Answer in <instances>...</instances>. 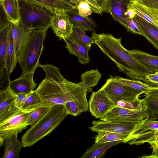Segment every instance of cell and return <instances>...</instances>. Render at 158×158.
Returning <instances> with one entry per match:
<instances>
[{
	"instance_id": "obj_35",
	"label": "cell",
	"mask_w": 158,
	"mask_h": 158,
	"mask_svg": "<svg viewBox=\"0 0 158 158\" xmlns=\"http://www.w3.org/2000/svg\"><path fill=\"white\" fill-rule=\"evenodd\" d=\"M70 1L71 3L76 6L80 2L84 1L89 5L93 12L100 15H101L103 13L101 7L95 0H70Z\"/></svg>"
},
{
	"instance_id": "obj_32",
	"label": "cell",
	"mask_w": 158,
	"mask_h": 158,
	"mask_svg": "<svg viewBox=\"0 0 158 158\" xmlns=\"http://www.w3.org/2000/svg\"><path fill=\"white\" fill-rule=\"evenodd\" d=\"M51 106H42L34 110L27 120L28 125L31 126L35 124L48 112Z\"/></svg>"
},
{
	"instance_id": "obj_5",
	"label": "cell",
	"mask_w": 158,
	"mask_h": 158,
	"mask_svg": "<svg viewBox=\"0 0 158 158\" xmlns=\"http://www.w3.org/2000/svg\"><path fill=\"white\" fill-rule=\"evenodd\" d=\"M20 23L27 30L48 29L54 12L46 7L29 2L19 0Z\"/></svg>"
},
{
	"instance_id": "obj_6",
	"label": "cell",
	"mask_w": 158,
	"mask_h": 158,
	"mask_svg": "<svg viewBox=\"0 0 158 158\" xmlns=\"http://www.w3.org/2000/svg\"><path fill=\"white\" fill-rule=\"evenodd\" d=\"M150 117V113L143 98L140 104L136 108L129 109L116 106L100 119L137 124L144 122Z\"/></svg>"
},
{
	"instance_id": "obj_21",
	"label": "cell",
	"mask_w": 158,
	"mask_h": 158,
	"mask_svg": "<svg viewBox=\"0 0 158 158\" xmlns=\"http://www.w3.org/2000/svg\"><path fill=\"white\" fill-rule=\"evenodd\" d=\"M87 93H85L73 100L68 101L64 104L68 114L77 116L87 111L89 103L86 97Z\"/></svg>"
},
{
	"instance_id": "obj_1",
	"label": "cell",
	"mask_w": 158,
	"mask_h": 158,
	"mask_svg": "<svg viewBox=\"0 0 158 158\" xmlns=\"http://www.w3.org/2000/svg\"><path fill=\"white\" fill-rule=\"evenodd\" d=\"M40 67L45 72L46 76L35 91L41 98L43 106L64 105L90 91L96 85L94 77L87 72L83 73L81 81L76 83L65 79L59 69L54 65L47 64H40Z\"/></svg>"
},
{
	"instance_id": "obj_14",
	"label": "cell",
	"mask_w": 158,
	"mask_h": 158,
	"mask_svg": "<svg viewBox=\"0 0 158 158\" xmlns=\"http://www.w3.org/2000/svg\"><path fill=\"white\" fill-rule=\"evenodd\" d=\"M35 71L26 73L10 81L9 87L14 94L24 93L27 94L34 91L37 84L33 79Z\"/></svg>"
},
{
	"instance_id": "obj_25",
	"label": "cell",
	"mask_w": 158,
	"mask_h": 158,
	"mask_svg": "<svg viewBox=\"0 0 158 158\" xmlns=\"http://www.w3.org/2000/svg\"><path fill=\"white\" fill-rule=\"evenodd\" d=\"M129 0H112L110 14L116 21L124 27L128 17L124 15Z\"/></svg>"
},
{
	"instance_id": "obj_13",
	"label": "cell",
	"mask_w": 158,
	"mask_h": 158,
	"mask_svg": "<svg viewBox=\"0 0 158 158\" xmlns=\"http://www.w3.org/2000/svg\"><path fill=\"white\" fill-rule=\"evenodd\" d=\"M13 94L9 86L0 91V123L20 110L15 106Z\"/></svg>"
},
{
	"instance_id": "obj_43",
	"label": "cell",
	"mask_w": 158,
	"mask_h": 158,
	"mask_svg": "<svg viewBox=\"0 0 158 158\" xmlns=\"http://www.w3.org/2000/svg\"><path fill=\"white\" fill-rule=\"evenodd\" d=\"M145 95L149 98H158V87H150L144 93Z\"/></svg>"
},
{
	"instance_id": "obj_23",
	"label": "cell",
	"mask_w": 158,
	"mask_h": 158,
	"mask_svg": "<svg viewBox=\"0 0 158 158\" xmlns=\"http://www.w3.org/2000/svg\"><path fill=\"white\" fill-rule=\"evenodd\" d=\"M18 134H13L7 138L4 143L3 158H19L21 148L23 147L22 143L17 138Z\"/></svg>"
},
{
	"instance_id": "obj_22",
	"label": "cell",
	"mask_w": 158,
	"mask_h": 158,
	"mask_svg": "<svg viewBox=\"0 0 158 158\" xmlns=\"http://www.w3.org/2000/svg\"><path fill=\"white\" fill-rule=\"evenodd\" d=\"M129 51L152 73L158 72V56L150 55L139 49H135Z\"/></svg>"
},
{
	"instance_id": "obj_42",
	"label": "cell",
	"mask_w": 158,
	"mask_h": 158,
	"mask_svg": "<svg viewBox=\"0 0 158 158\" xmlns=\"http://www.w3.org/2000/svg\"><path fill=\"white\" fill-rule=\"evenodd\" d=\"M149 8L158 10V0H134Z\"/></svg>"
},
{
	"instance_id": "obj_18",
	"label": "cell",
	"mask_w": 158,
	"mask_h": 158,
	"mask_svg": "<svg viewBox=\"0 0 158 158\" xmlns=\"http://www.w3.org/2000/svg\"><path fill=\"white\" fill-rule=\"evenodd\" d=\"M133 19L137 24L143 36L158 50V29L137 14Z\"/></svg>"
},
{
	"instance_id": "obj_8",
	"label": "cell",
	"mask_w": 158,
	"mask_h": 158,
	"mask_svg": "<svg viewBox=\"0 0 158 158\" xmlns=\"http://www.w3.org/2000/svg\"><path fill=\"white\" fill-rule=\"evenodd\" d=\"M34 110H20L0 123V145L4 144L5 139L14 134H18L28 126L27 120Z\"/></svg>"
},
{
	"instance_id": "obj_15",
	"label": "cell",
	"mask_w": 158,
	"mask_h": 158,
	"mask_svg": "<svg viewBox=\"0 0 158 158\" xmlns=\"http://www.w3.org/2000/svg\"><path fill=\"white\" fill-rule=\"evenodd\" d=\"M65 11L73 28L81 27L85 31L96 32L97 26L94 20L90 16L83 17L80 15L77 6Z\"/></svg>"
},
{
	"instance_id": "obj_10",
	"label": "cell",
	"mask_w": 158,
	"mask_h": 158,
	"mask_svg": "<svg viewBox=\"0 0 158 158\" xmlns=\"http://www.w3.org/2000/svg\"><path fill=\"white\" fill-rule=\"evenodd\" d=\"M88 103L91 115L100 119L117 106L101 88L92 92Z\"/></svg>"
},
{
	"instance_id": "obj_31",
	"label": "cell",
	"mask_w": 158,
	"mask_h": 158,
	"mask_svg": "<svg viewBox=\"0 0 158 158\" xmlns=\"http://www.w3.org/2000/svg\"><path fill=\"white\" fill-rule=\"evenodd\" d=\"M43 103L40 96L34 90L27 94L26 102L21 110H34L43 106Z\"/></svg>"
},
{
	"instance_id": "obj_24",
	"label": "cell",
	"mask_w": 158,
	"mask_h": 158,
	"mask_svg": "<svg viewBox=\"0 0 158 158\" xmlns=\"http://www.w3.org/2000/svg\"><path fill=\"white\" fill-rule=\"evenodd\" d=\"M123 140L105 143H95L85 151L81 158H100L103 157L106 151L110 148L118 143H123Z\"/></svg>"
},
{
	"instance_id": "obj_40",
	"label": "cell",
	"mask_w": 158,
	"mask_h": 158,
	"mask_svg": "<svg viewBox=\"0 0 158 158\" xmlns=\"http://www.w3.org/2000/svg\"><path fill=\"white\" fill-rule=\"evenodd\" d=\"M147 83L152 87H158V72L147 75Z\"/></svg>"
},
{
	"instance_id": "obj_20",
	"label": "cell",
	"mask_w": 158,
	"mask_h": 158,
	"mask_svg": "<svg viewBox=\"0 0 158 158\" xmlns=\"http://www.w3.org/2000/svg\"><path fill=\"white\" fill-rule=\"evenodd\" d=\"M1 6L7 21L14 23L20 22L19 0H0Z\"/></svg>"
},
{
	"instance_id": "obj_30",
	"label": "cell",
	"mask_w": 158,
	"mask_h": 158,
	"mask_svg": "<svg viewBox=\"0 0 158 158\" xmlns=\"http://www.w3.org/2000/svg\"><path fill=\"white\" fill-rule=\"evenodd\" d=\"M98 134L95 137V142L105 143L119 140H126L128 135L114 132L102 131L98 133Z\"/></svg>"
},
{
	"instance_id": "obj_34",
	"label": "cell",
	"mask_w": 158,
	"mask_h": 158,
	"mask_svg": "<svg viewBox=\"0 0 158 158\" xmlns=\"http://www.w3.org/2000/svg\"><path fill=\"white\" fill-rule=\"evenodd\" d=\"M147 108L151 117L158 118V98H153L147 96L144 98Z\"/></svg>"
},
{
	"instance_id": "obj_41",
	"label": "cell",
	"mask_w": 158,
	"mask_h": 158,
	"mask_svg": "<svg viewBox=\"0 0 158 158\" xmlns=\"http://www.w3.org/2000/svg\"><path fill=\"white\" fill-rule=\"evenodd\" d=\"M101 7L103 12L110 14L112 0H95Z\"/></svg>"
},
{
	"instance_id": "obj_16",
	"label": "cell",
	"mask_w": 158,
	"mask_h": 158,
	"mask_svg": "<svg viewBox=\"0 0 158 158\" xmlns=\"http://www.w3.org/2000/svg\"><path fill=\"white\" fill-rule=\"evenodd\" d=\"M64 40L67 49L70 54L77 57L79 63L85 64L89 62V50L81 41L71 36Z\"/></svg>"
},
{
	"instance_id": "obj_44",
	"label": "cell",
	"mask_w": 158,
	"mask_h": 158,
	"mask_svg": "<svg viewBox=\"0 0 158 158\" xmlns=\"http://www.w3.org/2000/svg\"><path fill=\"white\" fill-rule=\"evenodd\" d=\"M124 15L128 18L133 19L136 14L133 10L127 8V10L124 13Z\"/></svg>"
},
{
	"instance_id": "obj_46",
	"label": "cell",
	"mask_w": 158,
	"mask_h": 158,
	"mask_svg": "<svg viewBox=\"0 0 158 158\" xmlns=\"http://www.w3.org/2000/svg\"><path fill=\"white\" fill-rule=\"evenodd\" d=\"M121 0V1H123V0H129V1H130V0Z\"/></svg>"
},
{
	"instance_id": "obj_29",
	"label": "cell",
	"mask_w": 158,
	"mask_h": 158,
	"mask_svg": "<svg viewBox=\"0 0 158 158\" xmlns=\"http://www.w3.org/2000/svg\"><path fill=\"white\" fill-rule=\"evenodd\" d=\"M117 81L126 86L142 94L144 93L151 86L148 84L140 80L130 79L119 76H114Z\"/></svg>"
},
{
	"instance_id": "obj_2",
	"label": "cell",
	"mask_w": 158,
	"mask_h": 158,
	"mask_svg": "<svg viewBox=\"0 0 158 158\" xmlns=\"http://www.w3.org/2000/svg\"><path fill=\"white\" fill-rule=\"evenodd\" d=\"M91 38L102 52L116 65L118 69L130 78L147 83L146 76L152 73L122 45L121 38L111 34L93 32Z\"/></svg>"
},
{
	"instance_id": "obj_3",
	"label": "cell",
	"mask_w": 158,
	"mask_h": 158,
	"mask_svg": "<svg viewBox=\"0 0 158 158\" xmlns=\"http://www.w3.org/2000/svg\"><path fill=\"white\" fill-rule=\"evenodd\" d=\"M68 114L64 104L52 106L38 122L31 126L22 136L23 147H31L49 135L66 117Z\"/></svg>"
},
{
	"instance_id": "obj_12",
	"label": "cell",
	"mask_w": 158,
	"mask_h": 158,
	"mask_svg": "<svg viewBox=\"0 0 158 158\" xmlns=\"http://www.w3.org/2000/svg\"><path fill=\"white\" fill-rule=\"evenodd\" d=\"M92 124L93 126L89 129L92 132L107 131L128 136L138 124L102 120L94 121Z\"/></svg>"
},
{
	"instance_id": "obj_36",
	"label": "cell",
	"mask_w": 158,
	"mask_h": 158,
	"mask_svg": "<svg viewBox=\"0 0 158 158\" xmlns=\"http://www.w3.org/2000/svg\"><path fill=\"white\" fill-rule=\"evenodd\" d=\"M148 143L150 145V148L152 149V153L148 156H145L141 157L158 158V131Z\"/></svg>"
},
{
	"instance_id": "obj_33",
	"label": "cell",
	"mask_w": 158,
	"mask_h": 158,
	"mask_svg": "<svg viewBox=\"0 0 158 158\" xmlns=\"http://www.w3.org/2000/svg\"><path fill=\"white\" fill-rule=\"evenodd\" d=\"M81 41L89 50L93 41L91 38L88 36L85 31L81 27L73 28V31L70 35Z\"/></svg>"
},
{
	"instance_id": "obj_38",
	"label": "cell",
	"mask_w": 158,
	"mask_h": 158,
	"mask_svg": "<svg viewBox=\"0 0 158 158\" xmlns=\"http://www.w3.org/2000/svg\"><path fill=\"white\" fill-rule=\"evenodd\" d=\"M78 13L81 16H89L93 12L89 5L86 2L81 1L77 5Z\"/></svg>"
},
{
	"instance_id": "obj_7",
	"label": "cell",
	"mask_w": 158,
	"mask_h": 158,
	"mask_svg": "<svg viewBox=\"0 0 158 158\" xmlns=\"http://www.w3.org/2000/svg\"><path fill=\"white\" fill-rule=\"evenodd\" d=\"M117 105V103L123 100L127 102L139 101L142 93L135 91L116 80L110 76L105 84L101 88Z\"/></svg>"
},
{
	"instance_id": "obj_17",
	"label": "cell",
	"mask_w": 158,
	"mask_h": 158,
	"mask_svg": "<svg viewBox=\"0 0 158 158\" xmlns=\"http://www.w3.org/2000/svg\"><path fill=\"white\" fill-rule=\"evenodd\" d=\"M127 8L133 10L136 14L158 29V10L142 5L134 0H130Z\"/></svg>"
},
{
	"instance_id": "obj_11",
	"label": "cell",
	"mask_w": 158,
	"mask_h": 158,
	"mask_svg": "<svg viewBox=\"0 0 158 158\" xmlns=\"http://www.w3.org/2000/svg\"><path fill=\"white\" fill-rule=\"evenodd\" d=\"M50 27L60 41L70 36L73 30V25L64 9L55 8Z\"/></svg>"
},
{
	"instance_id": "obj_9",
	"label": "cell",
	"mask_w": 158,
	"mask_h": 158,
	"mask_svg": "<svg viewBox=\"0 0 158 158\" xmlns=\"http://www.w3.org/2000/svg\"><path fill=\"white\" fill-rule=\"evenodd\" d=\"M158 118L151 117L138 124L123 143L138 145L149 141L158 131Z\"/></svg>"
},
{
	"instance_id": "obj_26",
	"label": "cell",
	"mask_w": 158,
	"mask_h": 158,
	"mask_svg": "<svg viewBox=\"0 0 158 158\" xmlns=\"http://www.w3.org/2000/svg\"><path fill=\"white\" fill-rule=\"evenodd\" d=\"M8 44L5 60V67L9 75L15 69L17 61L10 26L9 22Z\"/></svg>"
},
{
	"instance_id": "obj_19",
	"label": "cell",
	"mask_w": 158,
	"mask_h": 158,
	"mask_svg": "<svg viewBox=\"0 0 158 158\" xmlns=\"http://www.w3.org/2000/svg\"><path fill=\"white\" fill-rule=\"evenodd\" d=\"M10 23L17 58L19 52L31 36L32 30L23 28L20 22L16 23Z\"/></svg>"
},
{
	"instance_id": "obj_28",
	"label": "cell",
	"mask_w": 158,
	"mask_h": 158,
	"mask_svg": "<svg viewBox=\"0 0 158 158\" xmlns=\"http://www.w3.org/2000/svg\"><path fill=\"white\" fill-rule=\"evenodd\" d=\"M29 2L44 6L54 12L55 8H63L65 10L76 7L77 6L64 0H19Z\"/></svg>"
},
{
	"instance_id": "obj_37",
	"label": "cell",
	"mask_w": 158,
	"mask_h": 158,
	"mask_svg": "<svg viewBox=\"0 0 158 158\" xmlns=\"http://www.w3.org/2000/svg\"><path fill=\"white\" fill-rule=\"evenodd\" d=\"M124 27L128 31L133 33L139 34L142 36L143 35V33L140 30L137 24L133 19L128 17Z\"/></svg>"
},
{
	"instance_id": "obj_27",
	"label": "cell",
	"mask_w": 158,
	"mask_h": 158,
	"mask_svg": "<svg viewBox=\"0 0 158 158\" xmlns=\"http://www.w3.org/2000/svg\"><path fill=\"white\" fill-rule=\"evenodd\" d=\"M9 21L0 27V71L5 68V60L8 44Z\"/></svg>"
},
{
	"instance_id": "obj_45",
	"label": "cell",
	"mask_w": 158,
	"mask_h": 158,
	"mask_svg": "<svg viewBox=\"0 0 158 158\" xmlns=\"http://www.w3.org/2000/svg\"><path fill=\"white\" fill-rule=\"evenodd\" d=\"M64 0L66 2H67L69 3L70 4H73L72 3H71V2H70V0ZM76 6V5H75Z\"/></svg>"
},
{
	"instance_id": "obj_4",
	"label": "cell",
	"mask_w": 158,
	"mask_h": 158,
	"mask_svg": "<svg viewBox=\"0 0 158 158\" xmlns=\"http://www.w3.org/2000/svg\"><path fill=\"white\" fill-rule=\"evenodd\" d=\"M47 29L34 30L19 52L17 60L20 66L21 75L35 71L40 67L39 59L44 47Z\"/></svg>"
},
{
	"instance_id": "obj_39",
	"label": "cell",
	"mask_w": 158,
	"mask_h": 158,
	"mask_svg": "<svg viewBox=\"0 0 158 158\" xmlns=\"http://www.w3.org/2000/svg\"><path fill=\"white\" fill-rule=\"evenodd\" d=\"M27 94L24 93H19L16 94L14 98L15 106L21 110L27 100Z\"/></svg>"
}]
</instances>
